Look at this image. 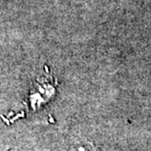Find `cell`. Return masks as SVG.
<instances>
[{
  "instance_id": "6da1fadb",
  "label": "cell",
  "mask_w": 151,
  "mask_h": 151,
  "mask_svg": "<svg viewBox=\"0 0 151 151\" xmlns=\"http://www.w3.org/2000/svg\"><path fill=\"white\" fill-rule=\"evenodd\" d=\"M69 151H95V149L90 143H86V144L80 143L73 145Z\"/></svg>"
}]
</instances>
